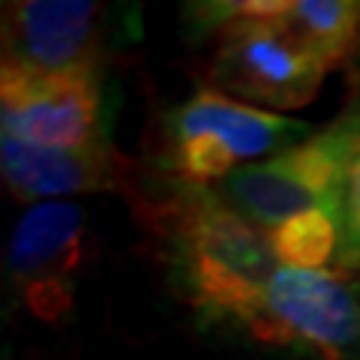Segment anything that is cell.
<instances>
[{
    "label": "cell",
    "mask_w": 360,
    "mask_h": 360,
    "mask_svg": "<svg viewBox=\"0 0 360 360\" xmlns=\"http://www.w3.org/2000/svg\"><path fill=\"white\" fill-rule=\"evenodd\" d=\"M0 177L9 195L27 205L75 201L82 195L105 193L135 195V165L111 139L84 148L51 150L0 132Z\"/></svg>",
    "instance_id": "cell-8"
},
{
    "label": "cell",
    "mask_w": 360,
    "mask_h": 360,
    "mask_svg": "<svg viewBox=\"0 0 360 360\" xmlns=\"http://www.w3.org/2000/svg\"><path fill=\"white\" fill-rule=\"evenodd\" d=\"M288 0H198L184 4V33L193 42H213L222 30L246 18L279 15Z\"/></svg>",
    "instance_id": "cell-14"
},
{
    "label": "cell",
    "mask_w": 360,
    "mask_h": 360,
    "mask_svg": "<svg viewBox=\"0 0 360 360\" xmlns=\"http://www.w3.org/2000/svg\"><path fill=\"white\" fill-rule=\"evenodd\" d=\"M135 213L153 234L168 285L201 328L246 336L283 267L267 231L240 217L213 186L177 180L156 195L135 193Z\"/></svg>",
    "instance_id": "cell-1"
},
{
    "label": "cell",
    "mask_w": 360,
    "mask_h": 360,
    "mask_svg": "<svg viewBox=\"0 0 360 360\" xmlns=\"http://www.w3.org/2000/svg\"><path fill=\"white\" fill-rule=\"evenodd\" d=\"M246 340L312 360H360V295L354 279L333 267H279Z\"/></svg>",
    "instance_id": "cell-4"
},
{
    "label": "cell",
    "mask_w": 360,
    "mask_h": 360,
    "mask_svg": "<svg viewBox=\"0 0 360 360\" xmlns=\"http://www.w3.org/2000/svg\"><path fill=\"white\" fill-rule=\"evenodd\" d=\"M345 150L348 120L342 115L295 148L258 162H243L213 189L262 231H274L307 210H330L340 219Z\"/></svg>",
    "instance_id": "cell-3"
},
{
    "label": "cell",
    "mask_w": 360,
    "mask_h": 360,
    "mask_svg": "<svg viewBox=\"0 0 360 360\" xmlns=\"http://www.w3.org/2000/svg\"><path fill=\"white\" fill-rule=\"evenodd\" d=\"M345 120L348 150L340 193V250L333 258V270L354 279L360 276V105L345 111Z\"/></svg>",
    "instance_id": "cell-13"
},
{
    "label": "cell",
    "mask_w": 360,
    "mask_h": 360,
    "mask_svg": "<svg viewBox=\"0 0 360 360\" xmlns=\"http://www.w3.org/2000/svg\"><path fill=\"white\" fill-rule=\"evenodd\" d=\"M0 132L51 150L111 139L105 70L45 75L0 63Z\"/></svg>",
    "instance_id": "cell-6"
},
{
    "label": "cell",
    "mask_w": 360,
    "mask_h": 360,
    "mask_svg": "<svg viewBox=\"0 0 360 360\" xmlns=\"http://www.w3.org/2000/svg\"><path fill=\"white\" fill-rule=\"evenodd\" d=\"M279 21L330 70L360 49V0H288Z\"/></svg>",
    "instance_id": "cell-10"
},
{
    "label": "cell",
    "mask_w": 360,
    "mask_h": 360,
    "mask_svg": "<svg viewBox=\"0 0 360 360\" xmlns=\"http://www.w3.org/2000/svg\"><path fill=\"white\" fill-rule=\"evenodd\" d=\"M279 15L246 18L222 30L213 39L207 82L240 103L288 115L319 96L330 66L291 37Z\"/></svg>",
    "instance_id": "cell-5"
},
{
    "label": "cell",
    "mask_w": 360,
    "mask_h": 360,
    "mask_svg": "<svg viewBox=\"0 0 360 360\" xmlns=\"http://www.w3.org/2000/svg\"><path fill=\"white\" fill-rule=\"evenodd\" d=\"M115 13L90 0H15L4 4V63L63 75L105 70Z\"/></svg>",
    "instance_id": "cell-7"
},
{
    "label": "cell",
    "mask_w": 360,
    "mask_h": 360,
    "mask_svg": "<svg viewBox=\"0 0 360 360\" xmlns=\"http://www.w3.org/2000/svg\"><path fill=\"white\" fill-rule=\"evenodd\" d=\"M90 258V219L78 201L30 205L13 225L4 255L9 297L30 319L58 328L75 309Z\"/></svg>",
    "instance_id": "cell-2"
},
{
    "label": "cell",
    "mask_w": 360,
    "mask_h": 360,
    "mask_svg": "<svg viewBox=\"0 0 360 360\" xmlns=\"http://www.w3.org/2000/svg\"><path fill=\"white\" fill-rule=\"evenodd\" d=\"M354 285H357V295H360V276H357V279H354Z\"/></svg>",
    "instance_id": "cell-15"
},
{
    "label": "cell",
    "mask_w": 360,
    "mask_h": 360,
    "mask_svg": "<svg viewBox=\"0 0 360 360\" xmlns=\"http://www.w3.org/2000/svg\"><path fill=\"white\" fill-rule=\"evenodd\" d=\"M162 129L165 141L213 132L231 144L240 162H258L267 156H276L315 132V127L307 120L240 103V99L210 84L195 87L184 103L168 108L162 117Z\"/></svg>",
    "instance_id": "cell-9"
},
{
    "label": "cell",
    "mask_w": 360,
    "mask_h": 360,
    "mask_svg": "<svg viewBox=\"0 0 360 360\" xmlns=\"http://www.w3.org/2000/svg\"><path fill=\"white\" fill-rule=\"evenodd\" d=\"M165 156L162 162L168 174L177 184L186 186H219L231 172H238L243 165L238 153L231 150L229 141H222L213 132L201 135H186L177 141H165Z\"/></svg>",
    "instance_id": "cell-12"
},
{
    "label": "cell",
    "mask_w": 360,
    "mask_h": 360,
    "mask_svg": "<svg viewBox=\"0 0 360 360\" xmlns=\"http://www.w3.org/2000/svg\"><path fill=\"white\" fill-rule=\"evenodd\" d=\"M283 267L328 270L340 250V219L330 210H307L267 231Z\"/></svg>",
    "instance_id": "cell-11"
}]
</instances>
